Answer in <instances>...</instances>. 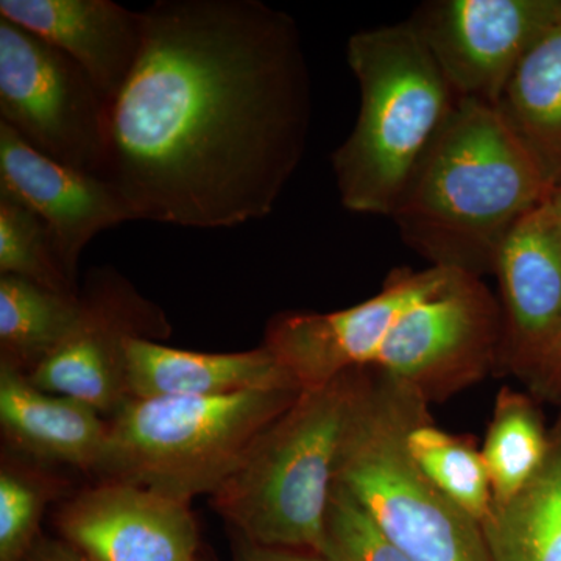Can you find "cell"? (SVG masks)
<instances>
[{"instance_id":"1","label":"cell","mask_w":561,"mask_h":561,"mask_svg":"<svg viewBox=\"0 0 561 561\" xmlns=\"http://www.w3.org/2000/svg\"><path fill=\"white\" fill-rule=\"evenodd\" d=\"M111 106L105 180L136 220L267 217L305 157L311 76L297 22L261 0H158Z\"/></svg>"},{"instance_id":"2","label":"cell","mask_w":561,"mask_h":561,"mask_svg":"<svg viewBox=\"0 0 561 561\" xmlns=\"http://www.w3.org/2000/svg\"><path fill=\"white\" fill-rule=\"evenodd\" d=\"M549 195L537 162L497 110L459 99L390 219L431 267L482 278L493 275L519 221Z\"/></svg>"},{"instance_id":"3","label":"cell","mask_w":561,"mask_h":561,"mask_svg":"<svg viewBox=\"0 0 561 561\" xmlns=\"http://www.w3.org/2000/svg\"><path fill=\"white\" fill-rule=\"evenodd\" d=\"M370 382L357 368L302 390L213 494V505L253 545L320 552L343 446Z\"/></svg>"},{"instance_id":"4","label":"cell","mask_w":561,"mask_h":561,"mask_svg":"<svg viewBox=\"0 0 561 561\" xmlns=\"http://www.w3.org/2000/svg\"><path fill=\"white\" fill-rule=\"evenodd\" d=\"M346 61L360 91L348 138L332 153L343 208L389 217L456 92L409 22L354 33Z\"/></svg>"},{"instance_id":"5","label":"cell","mask_w":561,"mask_h":561,"mask_svg":"<svg viewBox=\"0 0 561 561\" xmlns=\"http://www.w3.org/2000/svg\"><path fill=\"white\" fill-rule=\"evenodd\" d=\"M300 389L128 400L108 423L98 474L191 502L213 496Z\"/></svg>"},{"instance_id":"6","label":"cell","mask_w":561,"mask_h":561,"mask_svg":"<svg viewBox=\"0 0 561 561\" xmlns=\"http://www.w3.org/2000/svg\"><path fill=\"white\" fill-rule=\"evenodd\" d=\"M430 402L370 368L337 482L412 561H491L482 527L412 459L405 434Z\"/></svg>"},{"instance_id":"7","label":"cell","mask_w":561,"mask_h":561,"mask_svg":"<svg viewBox=\"0 0 561 561\" xmlns=\"http://www.w3.org/2000/svg\"><path fill=\"white\" fill-rule=\"evenodd\" d=\"M111 106L79 62L0 18V122L28 146L105 180Z\"/></svg>"},{"instance_id":"8","label":"cell","mask_w":561,"mask_h":561,"mask_svg":"<svg viewBox=\"0 0 561 561\" xmlns=\"http://www.w3.org/2000/svg\"><path fill=\"white\" fill-rule=\"evenodd\" d=\"M502 331L501 305L482 278L454 272L402 313L370 368L427 402L443 400L497 368Z\"/></svg>"},{"instance_id":"9","label":"cell","mask_w":561,"mask_h":561,"mask_svg":"<svg viewBox=\"0 0 561 561\" xmlns=\"http://www.w3.org/2000/svg\"><path fill=\"white\" fill-rule=\"evenodd\" d=\"M172 327L160 306L111 267L88 272L80 289V313L65 342L28 375L33 386L87 402L114 415L130 400L127 342L164 341Z\"/></svg>"},{"instance_id":"10","label":"cell","mask_w":561,"mask_h":561,"mask_svg":"<svg viewBox=\"0 0 561 561\" xmlns=\"http://www.w3.org/2000/svg\"><path fill=\"white\" fill-rule=\"evenodd\" d=\"M560 9L561 0H430L408 22L457 99L496 108L524 55Z\"/></svg>"},{"instance_id":"11","label":"cell","mask_w":561,"mask_h":561,"mask_svg":"<svg viewBox=\"0 0 561 561\" xmlns=\"http://www.w3.org/2000/svg\"><path fill=\"white\" fill-rule=\"evenodd\" d=\"M456 271L397 268L367 301L330 313L284 312L265 330L264 346L301 390L320 389L357 368H370L402 313Z\"/></svg>"},{"instance_id":"12","label":"cell","mask_w":561,"mask_h":561,"mask_svg":"<svg viewBox=\"0 0 561 561\" xmlns=\"http://www.w3.org/2000/svg\"><path fill=\"white\" fill-rule=\"evenodd\" d=\"M57 527L91 561H198L191 502L133 483L81 491L60 508Z\"/></svg>"},{"instance_id":"13","label":"cell","mask_w":561,"mask_h":561,"mask_svg":"<svg viewBox=\"0 0 561 561\" xmlns=\"http://www.w3.org/2000/svg\"><path fill=\"white\" fill-rule=\"evenodd\" d=\"M0 191L46 225L55 253L77 284L79 261L95 236L136 220L119 191L99 176L50 160L0 122Z\"/></svg>"},{"instance_id":"14","label":"cell","mask_w":561,"mask_h":561,"mask_svg":"<svg viewBox=\"0 0 561 561\" xmlns=\"http://www.w3.org/2000/svg\"><path fill=\"white\" fill-rule=\"evenodd\" d=\"M493 275L504 324L497 368L522 378L561 332V216L548 202L508 236Z\"/></svg>"},{"instance_id":"15","label":"cell","mask_w":561,"mask_h":561,"mask_svg":"<svg viewBox=\"0 0 561 561\" xmlns=\"http://www.w3.org/2000/svg\"><path fill=\"white\" fill-rule=\"evenodd\" d=\"M0 18L79 62L111 103L130 79L142 49V11L111 0H0Z\"/></svg>"},{"instance_id":"16","label":"cell","mask_w":561,"mask_h":561,"mask_svg":"<svg viewBox=\"0 0 561 561\" xmlns=\"http://www.w3.org/2000/svg\"><path fill=\"white\" fill-rule=\"evenodd\" d=\"M127 383L130 400L300 389L264 345L241 353H198L149 339L127 342Z\"/></svg>"},{"instance_id":"17","label":"cell","mask_w":561,"mask_h":561,"mask_svg":"<svg viewBox=\"0 0 561 561\" xmlns=\"http://www.w3.org/2000/svg\"><path fill=\"white\" fill-rule=\"evenodd\" d=\"M0 426L18 451L83 471H98L108 438V423L87 402L41 390L2 364Z\"/></svg>"},{"instance_id":"18","label":"cell","mask_w":561,"mask_h":561,"mask_svg":"<svg viewBox=\"0 0 561 561\" xmlns=\"http://www.w3.org/2000/svg\"><path fill=\"white\" fill-rule=\"evenodd\" d=\"M496 110L537 162L552 194L561 184V9L524 55Z\"/></svg>"},{"instance_id":"19","label":"cell","mask_w":561,"mask_h":561,"mask_svg":"<svg viewBox=\"0 0 561 561\" xmlns=\"http://www.w3.org/2000/svg\"><path fill=\"white\" fill-rule=\"evenodd\" d=\"M481 527L491 561H561V413L540 471Z\"/></svg>"},{"instance_id":"20","label":"cell","mask_w":561,"mask_h":561,"mask_svg":"<svg viewBox=\"0 0 561 561\" xmlns=\"http://www.w3.org/2000/svg\"><path fill=\"white\" fill-rule=\"evenodd\" d=\"M79 313L80 295L0 275V364L31 375L65 342Z\"/></svg>"},{"instance_id":"21","label":"cell","mask_w":561,"mask_h":561,"mask_svg":"<svg viewBox=\"0 0 561 561\" xmlns=\"http://www.w3.org/2000/svg\"><path fill=\"white\" fill-rule=\"evenodd\" d=\"M551 448L537 404L527 394L502 389L483 442L493 505L505 504L535 478Z\"/></svg>"},{"instance_id":"22","label":"cell","mask_w":561,"mask_h":561,"mask_svg":"<svg viewBox=\"0 0 561 561\" xmlns=\"http://www.w3.org/2000/svg\"><path fill=\"white\" fill-rule=\"evenodd\" d=\"M405 445L430 481L482 526L493 511V490L482 453L468 438L438 430L430 411L413 421Z\"/></svg>"},{"instance_id":"23","label":"cell","mask_w":561,"mask_h":561,"mask_svg":"<svg viewBox=\"0 0 561 561\" xmlns=\"http://www.w3.org/2000/svg\"><path fill=\"white\" fill-rule=\"evenodd\" d=\"M0 275L20 276L79 297V284L62 268L46 225L27 206L0 191Z\"/></svg>"},{"instance_id":"24","label":"cell","mask_w":561,"mask_h":561,"mask_svg":"<svg viewBox=\"0 0 561 561\" xmlns=\"http://www.w3.org/2000/svg\"><path fill=\"white\" fill-rule=\"evenodd\" d=\"M44 476L3 463L0 470V561H21L41 537V516L55 496Z\"/></svg>"},{"instance_id":"25","label":"cell","mask_w":561,"mask_h":561,"mask_svg":"<svg viewBox=\"0 0 561 561\" xmlns=\"http://www.w3.org/2000/svg\"><path fill=\"white\" fill-rule=\"evenodd\" d=\"M319 556L327 561H412L339 482L328 504Z\"/></svg>"},{"instance_id":"26","label":"cell","mask_w":561,"mask_h":561,"mask_svg":"<svg viewBox=\"0 0 561 561\" xmlns=\"http://www.w3.org/2000/svg\"><path fill=\"white\" fill-rule=\"evenodd\" d=\"M534 397L561 408V332L522 376Z\"/></svg>"},{"instance_id":"27","label":"cell","mask_w":561,"mask_h":561,"mask_svg":"<svg viewBox=\"0 0 561 561\" xmlns=\"http://www.w3.org/2000/svg\"><path fill=\"white\" fill-rule=\"evenodd\" d=\"M21 561H91L65 540L39 537Z\"/></svg>"},{"instance_id":"28","label":"cell","mask_w":561,"mask_h":561,"mask_svg":"<svg viewBox=\"0 0 561 561\" xmlns=\"http://www.w3.org/2000/svg\"><path fill=\"white\" fill-rule=\"evenodd\" d=\"M238 561H327L316 552L295 549L265 548L247 541L242 546Z\"/></svg>"},{"instance_id":"29","label":"cell","mask_w":561,"mask_h":561,"mask_svg":"<svg viewBox=\"0 0 561 561\" xmlns=\"http://www.w3.org/2000/svg\"><path fill=\"white\" fill-rule=\"evenodd\" d=\"M548 205L551 206L553 213L559 214L561 216V184L559 187L552 191V194L548 197Z\"/></svg>"}]
</instances>
